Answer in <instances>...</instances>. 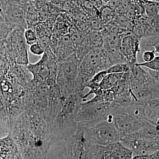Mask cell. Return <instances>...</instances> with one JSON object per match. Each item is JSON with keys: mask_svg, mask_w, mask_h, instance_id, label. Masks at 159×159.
<instances>
[{"mask_svg": "<svg viewBox=\"0 0 159 159\" xmlns=\"http://www.w3.org/2000/svg\"><path fill=\"white\" fill-rule=\"evenodd\" d=\"M9 133L17 144L22 159H47L52 137L33 130L23 112L13 122Z\"/></svg>", "mask_w": 159, "mask_h": 159, "instance_id": "1", "label": "cell"}, {"mask_svg": "<svg viewBox=\"0 0 159 159\" xmlns=\"http://www.w3.org/2000/svg\"><path fill=\"white\" fill-rule=\"evenodd\" d=\"M84 130L86 143L99 145H107L120 142V135L113 122V119L100 121L88 127L77 124Z\"/></svg>", "mask_w": 159, "mask_h": 159, "instance_id": "2", "label": "cell"}, {"mask_svg": "<svg viewBox=\"0 0 159 159\" xmlns=\"http://www.w3.org/2000/svg\"><path fill=\"white\" fill-rule=\"evenodd\" d=\"M54 55H48L46 52L39 61L29 63L27 69L33 76L32 80L39 83L45 84L50 87L56 84L58 61Z\"/></svg>", "mask_w": 159, "mask_h": 159, "instance_id": "3", "label": "cell"}, {"mask_svg": "<svg viewBox=\"0 0 159 159\" xmlns=\"http://www.w3.org/2000/svg\"><path fill=\"white\" fill-rule=\"evenodd\" d=\"M111 102H83L77 116L76 122L84 127H90L108 119Z\"/></svg>", "mask_w": 159, "mask_h": 159, "instance_id": "4", "label": "cell"}, {"mask_svg": "<svg viewBox=\"0 0 159 159\" xmlns=\"http://www.w3.org/2000/svg\"><path fill=\"white\" fill-rule=\"evenodd\" d=\"M49 87L45 84L31 80L25 88L24 99L25 109H30L39 113L44 119L48 99Z\"/></svg>", "mask_w": 159, "mask_h": 159, "instance_id": "5", "label": "cell"}, {"mask_svg": "<svg viewBox=\"0 0 159 159\" xmlns=\"http://www.w3.org/2000/svg\"><path fill=\"white\" fill-rule=\"evenodd\" d=\"M79 65L72 61L58 62L56 84L59 86L63 97L74 93V82L79 73Z\"/></svg>", "mask_w": 159, "mask_h": 159, "instance_id": "6", "label": "cell"}, {"mask_svg": "<svg viewBox=\"0 0 159 159\" xmlns=\"http://www.w3.org/2000/svg\"><path fill=\"white\" fill-rule=\"evenodd\" d=\"M103 48L93 49L83 58L78 74L86 84L98 72L105 70L103 63Z\"/></svg>", "mask_w": 159, "mask_h": 159, "instance_id": "7", "label": "cell"}, {"mask_svg": "<svg viewBox=\"0 0 159 159\" xmlns=\"http://www.w3.org/2000/svg\"><path fill=\"white\" fill-rule=\"evenodd\" d=\"M84 143L96 159H131L133 157V152L120 142L107 145Z\"/></svg>", "mask_w": 159, "mask_h": 159, "instance_id": "8", "label": "cell"}, {"mask_svg": "<svg viewBox=\"0 0 159 159\" xmlns=\"http://www.w3.org/2000/svg\"><path fill=\"white\" fill-rule=\"evenodd\" d=\"M159 138L152 139H138L131 134L120 136V142L133 152V156H145L159 151Z\"/></svg>", "mask_w": 159, "mask_h": 159, "instance_id": "9", "label": "cell"}, {"mask_svg": "<svg viewBox=\"0 0 159 159\" xmlns=\"http://www.w3.org/2000/svg\"><path fill=\"white\" fill-rule=\"evenodd\" d=\"M84 130L77 125L76 132L68 139L60 141L63 145L67 159H84Z\"/></svg>", "mask_w": 159, "mask_h": 159, "instance_id": "10", "label": "cell"}, {"mask_svg": "<svg viewBox=\"0 0 159 159\" xmlns=\"http://www.w3.org/2000/svg\"><path fill=\"white\" fill-rule=\"evenodd\" d=\"M111 115L120 136L135 133L146 121L135 119L122 110H118Z\"/></svg>", "mask_w": 159, "mask_h": 159, "instance_id": "11", "label": "cell"}, {"mask_svg": "<svg viewBox=\"0 0 159 159\" xmlns=\"http://www.w3.org/2000/svg\"><path fill=\"white\" fill-rule=\"evenodd\" d=\"M63 99L60 88L57 84L49 87L48 105L44 117L49 127L53 124L60 111Z\"/></svg>", "mask_w": 159, "mask_h": 159, "instance_id": "12", "label": "cell"}, {"mask_svg": "<svg viewBox=\"0 0 159 159\" xmlns=\"http://www.w3.org/2000/svg\"><path fill=\"white\" fill-rule=\"evenodd\" d=\"M141 50L140 40L132 33L122 38L120 51L125 57L127 64H135L137 63V56Z\"/></svg>", "mask_w": 159, "mask_h": 159, "instance_id": "13", "label": "cell"}, {"mask_svg": "<svg viewBox=\"0 0 159 159\" xmlns=\"http://www.w3.org/2000/svg\"><path fill=\"white\" fill-rule=\"evenodd\" d=\"M159 80L152 79L144 85L129 89L136 101L145 102L150 99L159 98Z\"/></svg>", "mask_w": 159, "mask_h": 159, "instance_id": "14", "label": "cell"}, {"mask_svg": "<svg viewBox=\"0 0 159 159\" xmlns=\"http://www.w3.org/2000/svg\"><path fill=\"white\" fill-rule=\"evenodd\" d=\"M0 158L22 159L17 144L9 133L0 138Z\"/></svg>", "mask_w": 159, "mask_h": 159, "instance_id": "15", "label": "cell"}, {"mask_svg": "<svg viewBox=\"0 0 159 159\" xmlns=\"http://www.w3.org/2000/svg\"><path fill=\"white\" fill-rule=\"evenodd\" d=\"M128 65L129 67V81L130 89L144 85L151 80H157L152 77L148 71L145 70L142 67L137 66L135 64Z\"/></svg>", "mask_w": 159, "mask_h": 159, "instance_id": "16", "label": "cell"}, {"mask_svg": "<svg viewBox=\"0 0 159 159\" xmlns=\"http://www.w3.org/2000/svg\"><path fill=\"white\" fill-rule=\"evenodd\" d=\"M102 37V48L106 51L112 52L120 50L123 36L110 34L104 30L101 31Z\"/></svg>", "mask_w": 159, "mask_h": 159, "instance_id": "17", "label": "cell"}, {"mask_svg": "<svg viewBox=\"0 0 159 159\" xmlns=\"http://www.w3.org/2000/svg\"><path fill=\"white\" fill-rule=\"evenodd\" d=\"M134 134V136L138 139H156L159 138V126H155L146 121L138 131Z\"/></svg>", "mask_w": 159, "mask_h": 159, "instance_id": "18", "label": "cell"}, {"mask_svg": "<svg viewBox=\"0 0 159 159\" xmlns=\"http://www.w3.org/2000/svg\"><path fill=\"white\" fill-rule=\"evenodd\" d=\"M85 42L91 51L102 48V37L101 31H90L87 34Z\"/></svg>", "mask_w": 159, "mask_h": 159, "instance_id": "19", "label": "cell"}, {"mask_svg": "<svg viewBox=\"0 0 159 159\" xmlns=\"http://www.w3.org/2000/svg\"><path fill=\"white\" fill-rule=\"evenodd\" d=\"M159 33H156L152 35L144 36L140 39L141 48H143L144 50L153 47L156 52L159 54Z\"/></svg>", "mask_w": 159, "mask_h": 159, "instance_id": "20", "label": "cell"}, {"mask_svg": "<svg viewBox=\"0 0 159 159\" xmlns=\"http://www.w3.org/2000/svg\"><path fill=\"white\" fill-rule=\"evenodd\" d=\"M144 119L151 124L159 126V110L151 108L145 102L144 108Z\"/></svg>", "mask_w": 159, "mask_h": 159, "instance_id": "21", "label": "cell"}, {"mask_svg": "<svg viewBox=\"0 0 159 159\" xmlns=\"http://www.w3.org/2000/svg\"><path fill=\"white\" fill-rule=\"evenodd\" d=\"M123 74H107L99 84V88L102 91L111 88L122 77Z\"/></svg>", "mask_w": 159, "mask_h": 159, "instance_id": "22", "label": "cell"}, {"mask_svg": "<svg viewBox=\"0 0 159 159\" xmlns=\"http://www.w3.org/2000/svg\"><path fill=\"white\" fill-rule=\"evenodd\" d=\"M116 14L115 9L108 6H103L99 11V18L106 25L114 20Z\"/></svg>", "mask_w": 159, "mask_h": 159, "instance_id": "23", "label": "cell"}, {"mask_svg": "<svg viewBox=\"0 0 159 159\" xmlns=\"http://www.w3.org/2000/svg\"><path fill=\"white\" fill-rule=\"evenodd\" d=\"M114 21L119 27L127 30L129 32H132L134 24L124 14H117L114 19Z\"/></svg>", "mask_w": 159, "mask_h": 159, "instance_id": "24", "label": "cell"}, {"mask_svg": "<svg viewBox=\"0 0 159 159\" xmlns=\"http://www.w3.org/2000/svg\"><path fill=\"white\" fill-rule=\"evenodd\" d=\"M87 34L78 31L72 32L70 35V38L74 49L82 45L85 41Z\"/></svg>", "mask_w": 159, "mask_h": 159, "instance_id": "25", "label": "cell"}, {"mask_svg": "<svg viewBox=\"0 0 159 159\" xmlns=\"http://www.w3.org/2000/svg\"><path fill=\"white\" fill-rule=\"evenodd\" d=\"M145 4V13L148 17L159 15V2L147 0Z\"/></svg>", "mask_w": 159, "mask_h": 159, "instance_id": "26", "label": "cell"}, {"mask_svg": "<svg viewBox=\"0 0 159 159\" xmlns=\"http://www.w3.org/2000/svg\"><path fill=\"white\" fill-rule=\"evenodd\" d=\"M106 71L107 74H124L129 72V67L127 63H118L111 66Z\"/></svg>", "mask_w": 159, "mask_h": 159, "instance_id": "27", "label": "cell"}, {"mask_svg": "<svg viewBox=\"0 0 159 159\" xmlns=\"http://www.w3.org/2000/svg\"><path fill=\"white\" fill-rule=\"evenodd\" d=\"M24 38L26 44L31 46V45L37 43L38 39L35 31L33 29H26L24 32Z\"/></svg>", "mask_w": 159, "mask_h": 159, "instance_id": "28", "label": "cell"}, {"mask_svg": "<svg viewBox=\"0 0 159 159\" xmlns=\"http://www.w3.org/2000/svg\"><path fill=\"white\" fill-rule=\"evenodd\" d=\"M136 65L141 67H145L152 70L159 71V56H156L154 59L149 62L136 63Z\"/></svg>", "mask_w": 159, "mask_h": 159, "instance_id": "29", "label": "cell"}, {"mask_svg": "<svg viewBox=\"0 0 159 159\" xmlns=\"http://www.w3.org/2000/svg\"><path fill=\"white\" fill-rule=\"evenodd\" d=\"M0 120L7 125L8 127V121L7 111L5 100L0 90Z\"/></svg>", "mask_w": 159, "mask_h": 159, "instance_id": "30", "label": "cell"}, {"mask_svg": "<svg viewBox=\"0 0 159 159\" xmlns=\"http://www.w3.org/2000/svg\"><path fill=\"white\" fill-rule=\"evenodd\" d=\"M89 23L91 31H101L105 29V25L99 17L93 19Z\"/></svg>", "mask_w": 159, "mask_h": 159, "instance_id": "31", "label": "cell"}, {"mask_svg": "<svg viewBox=\"0 0 159 159\" xmlns=\"http://www.w3.org/2000/svg\"><path fill=\"white\" fill-rule=\"evenodd\" d=\"M132 2V0H121L119 6L115 9L116 14H124Z\"/></svg>", "mask_w": 159, "mask_h": 159, "instance_id": "32", "label": "cell"}, {"mask_svg": "<svg viewBox=\"0 0 159 159\" xmlns=\"http://www.w3.org/2000/svg\"><path fill=\"white\" fill-rule=\"evenodd\" d=\"M107 74L106 70L100 71L95 74L89 82L95 85H99L100 82L102 81V79Z\"/></svg>", "mask_w": 159, "mask_h": 159, "instance_id": "33", "label": "cell"}, {"mask_svg": "<svg viewBox=\"0 0 159 159\" xmlns=\"http://www.w3.org/2000/svg\"><path fill=\"white\" fill-rule=\"evenodd\" d=\"M30 51L32 54L37 56L43 54L45 51L38 41L37 43L30 46Z\"/></svg>", "mask_w": 159, "mask_h": 159, "instance_id": "34", "label": "cell"}, {"mask_svg": "<svg viewBox=\"0 0 159 159\" xmlns=\"http://www.w3.org/2000/svg\"><path fill=\"white\" fill-rule=\"evenodd\" d=\"M10 28L4 22V21H0V39H3L9 34Z\"/></svg>", "mask_w": 159, "mask_h": 159, "instance_id": "35", "label": "cell"}, {"mask_svg": "<svg viewBox=\"0 0 159 159\" xmlns=\"http://www.w3.org/2000/svg\"><path fill=\"white\" fill-rule=\"evenodd\" d=\"M156 52L155 50L151 51H145L143 53V56H142L143 59L144 60L145 62H149L151 61L156 57Z\"/></svg>", "mask_w": 159, "mask_h": 159, "instance_id": "36", "label": "cell"}, {"mask_svg": "<svg viewBox=\"0 0 159 159\" xmlns=\"http://www.w3.org/2000/svg\"><path fill=\"white\" fill-rule=\"evenodd\" d=\"M146 103L151 108L159 110V98L150 99L146 101Z\"/></svg>", "mask_w": 159, "mask_h": 159, "instance_id": "37", "label": "cell"}, {"mask_svg": "<svg viewBox=\"0 0 159 159\" xmlns=\"http://www.w3.org/2000/svg\"><path fill=\"white\" fill-rule=\"evenodd\" d=\"M9 133L8 126L0 120V138L6 136Z\"/></svg>", "mask_w": 159, "mask_h": 159, "instance_id": "38", "label": "cell"}, {"mask_svg": "<svg viewBox=\"0 0 159 159\" xmlns=\"http://www.w3.org/2000/svg\"><path fill=\"white\" fill-rule=\"evenodd\" d=\"M84 146H85V152L84 159H96L92 152L91 151L90 149L85 145V143H84Z\"/></svg>", "mask_w": 159, "mask_h": 159, "instance_id": "39", "label": "cell"}, {"mask_svg": "<svg viewBox=\"0 0 159 159\" xmlns=\"http://www.w3.org/2000/svg\"><path fill=\"white\" fill-rule=\"evenodd\" d=\"M121 0H111L108 6L113 9H116L119 6Z\"/></svg>", "mask_w": 159, "mask_h": 159, "instance_id": "40", "label": "cell"}, {"mask_svg": "<svg viewBox=\"0 0 159 159\" xmlns=\"http://www.w3.org/2000/svg\"><path fill=\"white\" fill-rule=\"evenodd\" d=\"M149 1H153V2H159V0H149Z\"/></svg>", "mask_w": 159, "mask_h": 159, "instance_id": "41", "label": "cell"}]
</instances>
